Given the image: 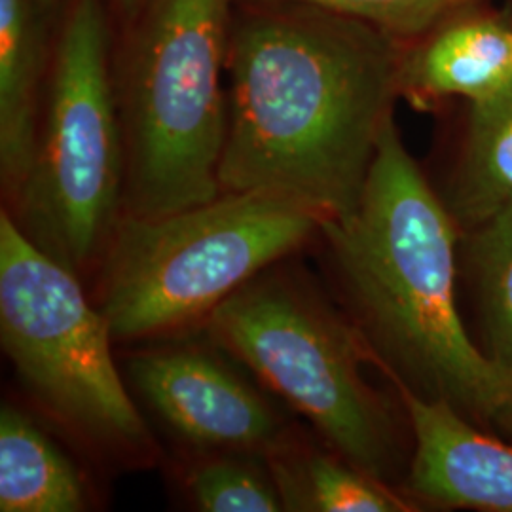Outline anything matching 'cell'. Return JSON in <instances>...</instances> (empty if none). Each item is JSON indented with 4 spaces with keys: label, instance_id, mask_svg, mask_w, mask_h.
Instances as JSON below:
<instances>
[{
    "label": "cell",
    "instance_id": "10",
    "mask_svg": "<svg viewBox=\"0 0 512 512\" xmlns=\"http://www.w3.org/2000/svg\"><path fill=\"white\" fill-rule=\"evenodd\" d=\"M54 50V19L35 0H0V184L4 207L27 179Z\"/></svg>",
    "mask_w": 512,
    "mask_h": 512
},
{
    "label": "cell",
    "instance_id": "16",
    "mask_svg": "<svg viewBox=\"0 0 512 512\" xmlns=\"http://www.w3.org/2000/svg\"><path fill=\"white\" fill-rule=\"evenodd\" d=\"M473 230V253L497 351L494 359L512 376V205Z\"/></svg>",
    "mask_w": 512,
    "mask_h": 512
},
{
    "label": "cell",
    "instance_id": "7",
    "mask_svg": "<svg viewBox=\"0 0 512 512\" xmlns=\"http://www.w3.org/2000/svg\"><path fill=\"white\" fill-rule=\"evenodd\" d=\"M82 277L0 213V342L27 391L93 452L147 461L152 437L114 363L112 332Z\"/></svg>",
    "mask_w": 512,
    "mask_h": 512
},
{
    "label": "cell",
    "instance_id": "15",
    "mask_svg": "<svg viewBox=\"0 0 512 512\" xmlns=\"http://www.w3.org/2000/svg\"><path fill=\"white\" fill-rule=\"evenodd\" d=\"M183 486L200 511H283L266 459L253 452L198 450L184 465Z\"/></svg>",
    "mask_w": 512,
    "mask_h": 512
},
{
    "label": "cell",
    "instance_id": "13",
    "mask_svg": "<svg viewBox=\"0 0 512 512\" xmlns=\"http://www.w3.org/2000/svg\"><path fill=\"white\" fill-rule=\"evenodd\" d=\"M88 490L80 471L27 414L0 410V511L80 512Z\"/></svg>",
    "mask_w": 512,
    "mask_h": 512
},
{
    "label": "cell",
    "instance_id": "14",
    "mask_svg": "<svg viewBox=\"0 0 512 512\" xmlns=\"http://www.w3.org/2000/svg\"><path fill=\"white\" fill-rule=\"evenodd\" d=\"M471 105L465 160L448 209L456 224L476 228L512 205V82Z\"/></svg>",
    "mask_w": 512,
    "mask_h": 512
},
{
    "label": "cell",
    "instance_id": "4",
    "mask_svg": "<svg viewBox=\"0 0 512 512\" xmlns=\"http://www.w3.org/2000/svg\"><path fill=\"white\" fill-rule=\"evenodd\" d=\"M323 217L274 192H222L164 217L122 215L95 268L114 342L203 327L256 275L319 238Z\"/></svg>",
    "mask_w": 512,
    "mask_h": 512
},
{
    "label": "cell",
    "instance_id": "1",
    "mask_svg": "<svg viewBox=\"0 0 512 512\" xmlns=\"http://www.w3.org/2000/svg\"><path fill=\"white\" fill-rule=\"evenodd\" d=\"M403 42L302 4L238 0L222 192H274L323 219L355 209L393 103Z\"/></svg>",
    "mask_w": 512,
    "mask_h": 512
},
{
    "label": "cell",
    "instance_id": "11",
    "mask_svg": "<svg viewBox=\"0 0 512 512\" xmlns=\"http://www.w3.org/2000/svg\"><path fill=\"white\" fill-rule=\"evenodd\" d=\"M512 82V29L494 18L444 19L404 48L399 90L416 107L446 97L471 103Z\"/></svg>",
    "mask_w": 512,
    "mask_h": 512
},
{
    "label": "cell",
    "instance_id": "6",
    "mask_svg": "<svg viewBox=\"0 0 512 512\" xmlns=\"http://www.w3.org/2000/svg\"><path fill=\"white\" fill-rule=\"evenodd\" d=\"M279 264L222 302L203 330L336 454L387 480L399 461V433L391 404L363 374L370 348L310 279Z\"/></svg>",
    "mask_w": 512,
    "mask_h": 512
},
{
    "label": "cell",
    "instance_id": "18",
    "mask_svg": "<svg viewBox=\"0 0 512 512\" xmlns=\"http://www.w3.org/2000/svg\"><path fill=\"white\" fill-rule=\"evenodd\" d=\"M120 18L124 19V23H128L129 19L137 14V10L141 8V4L145 0H112Z\"/></svg>",
    "mask_w": 512,
    "mask_h": 512
},
{
    "label": "cell",
    "instance_id": "19",
    "mask_svg": "<svg viewBox=\"0 0 512 512\" xmlns=\"http://www.w3.org/2000/svg\"><path fill=\"white\" fill-rule=\"evenodd\" d=\"M38 6L50 16L52 19L61 18V14L65 12V8L69 6L71 0H35Z\"/></svg>",
    "mask_w": 512,
    "mask_h": 512
},
{
    "label": "cell",
    "instance_id": "2",
    "mask_svg": "<svg viewBox=\"0 0 512 512\" xmlns=\"http://www.w3.org/2000/svg\"><path fill=\"white\" fill-rule=\"evenodd\" d=\"M319 238L370 348L372 365L512 433V376L476 348L456 302L458 228L391 120L363 194Z\"/></svg>",
    "mask_w": 512,
    "mask_h": 512
},
{
    "label": "cell",
    "instance_id": "5",
    "mask_svg": "<svg viewBox=\"0 0 512 512\" xmlns=\"http://www.w3.org/2000/svg\"><path fill=\"white\" fill-rule=\"evenodd\" d=\"M105 0H71L54 50L27 179L4 207L23 236L78 277L92 274L122 217L124 143Z\"/></svg>",
    "mask_w": 512,
    "mask_h": 512
},
{
    "label": "cell",
    "instance_id": "8",
    "mask_svg": "<svg viewBox=\"0 0 512 512\" xmlns=\"http://www.w3.org/2000/svg\"><path fill=\"white\" fill-rule=\"evenodd\" d=\"M126 372L148 408L196 450L264 456L291 433L274 404L211 351L143 349L129 357Z\"/></svg>",
    "mask_w": 512,
    "mask_h": 512
},
{
    "label": "cell",
    "instance_id": "17",
    "mask_svg": "<svg viewBox=\"0 0 512 512\" xmlns=\"http://www.w3.org/2000/svg\"><path fill=\"white\" fill-rule=\"evenodd\" d=\"M256 4H302L357 19L399 42H414L450 18L469 0H241Z\"/></svg>",
    "mask_w": 512,
    "mask_h": 512
},
{
    "label": "cell",
    "instance_id": "3",
    "mask_svg": "<svg viewBox=\"0 0 512 512\" xmlns=\"http://www.w3.org/2000/svg\"><path fill=\"white\" fill-rule=\"evenodd\" d=\"M238 0H145L112 54L122 215L164 217L222 194L228 52Z\"/></svg>",
    "mask_w": 512,
    "mask_h": 512
},
{
    "label": "cell",
    "instance_id": "9",
    "mask_svg": "<svg viewBox=\"0 0 512 512\" xmlns=\"http://www.w3.org/2000/svg\"><path fill=\"white\" fill-rule=\"evenodd\" d=\"M391 384L416 444L410 494L446 507L512 512V444L478 431L444 399L423 397L401 382Z\"/></svg>",
    "mask_w": 512,
    "mask_h": 512
},
{
    "label": "cell",
    "instance_id": "12",
    "mask_svg": "<svg viewBox=\"0 0 512 512\" xmlns=\"http://www.w3.org/2000/svg\"><path fill=\"white\" fill-rule=\"evenodd\" d=\"M283 511L412 512V501L366 473L332 448L321 450L296 439L293 431L264 454Z\"/></svg>",
    "mask_w": 512,
    "mask_h": 512
}]
</instances>
